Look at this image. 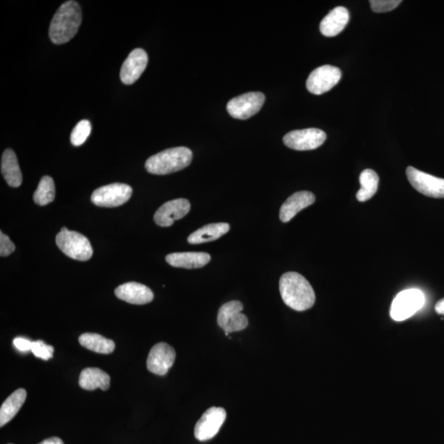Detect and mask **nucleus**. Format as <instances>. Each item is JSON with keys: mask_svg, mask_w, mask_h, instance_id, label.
<instances>
[{"mask_svg": "<svg viewBox=\"0 0 444 444\" xmlns=\"http://www.w3.org/2000/svg\"><path fill=\"white\" fill-rule=\"evenodd\" d=\"M281 296L288 307L296 311H306L315 303V293L306 278L297 272L283 274L279 282Z\"/></svg>", "mask_w": 444, "mask_h": 444, "instance_id": "1", "label": "nucleus"}, {"mask_svg": "<svg viewBox=\"0 0 444 444\" xmlns=\"http://www.w3.org/2000/svg\"><path fill=\"white\" fill-rule=\"evenodd\" d=\"M82 9L76 1H67L54 15L49 35L52 43L62 45L69 43L79 32L82 23Z\"/></svg>", "mask_w": 444, "mask_h": 444, "instance_id": "2", "label": "nucleus"}, {"mask_svg": "<svg viewBox=\"0 0 444 444\" xmlns=\"http://www.w3.org/2000/svg\"><path fill=\"white\" fill-rule=\"evenodd\" d=\"M192 160L193 152L189 148H173L148 158L145 167L149 173L165 175L179 172L189 167Z\"/></svg>", "mask_w": 444, "mask_h": 444, "instance_id": "3", "label": "nucleus"}, {"mask_svg": "<svg viewBox=\"0 0 444 444\" xmlns=\"http://www.w3.org/2000/svg\"><path fill=\"white\" fill-rule=\"evenodd\" d=\"M55 240L59 249L71 259L87 261L93 255L89 240L79 232L69 231L66 227L61 229Z\"/></svg>", "mask_w": 444, "mask_h": 444, "instance_id": "4", "label": "nucleus"}, {"mask_svg": "<svg viewBox=\"0 0 444 444\" xmlns=\"http://www.w3.org/2000/svg\"><path fill=\"white\" fill-rule=\"evenodd\" d=\"M425 296L417 289L401 292L392 301L390 315L396 322L411 318L424 306Z\"/></svg>", "mask_w": 444, "mask_h": 444, "instance_id": "5", "label": "nucleus"}, {"mask_svg": "<svg viewBox=\"0 0 444 444\" xmlns=\"http://www.w3.org/2000/svg\"><path fill=\"white\" fill-rule=\"evenodd\" d=\"M133 189L130 185L116 183L102 186L91 194V202L103 208H116L128 202Z\"/></svg>", "mask_w": 444, "mask_h": 444, "instance_id": "6", "label": "nucleus"}, {"mask_svg": "<svg viewBox=\"0 0 444 444\" xmlns=\"http://www.w3.org/2000/svg\"><path fill=\"white\" fill-rule=\"evenodd\" d=\"M326 138V133L319 128H311L287 133L283 142L287 148L296 151H309L322 146Z\"/></svg>", "mask_w": 444, "mask_h": 444, "instance_id": "7", "label": "nucleus"}, {"mask_svg": "<svg viewBox=\"0 0 444 444\" xmlns=\"http://www.w3.org/2000/svg\"><path fill=\"white\" fill-rule=\"evenodd\" d=\"M265 101V96L262 92H248L231 100L227 111L235 118L247 120L261 110Z\"/></svg>", "mask_w": 444, "mask_h": 444, "instance_id": "8", "label": "nucleus"}, {"mask_svg": "<svg viewBox=\"0 0 444 444\" xmlns=\"http://www.w3.org/2000/svg\"><path fill=\"white\" fill-rule=\"evenodd\" d=\"M244 309L238 301H232L222 306L218 314L219 327L224 330L226 337L231 333L240 332L249 325V320L241 312Z\"/></svg>", "mask_w": 444, "mask_h": 444, "instance_id": "9", "label": "nucleus"}, {"mask_svg": "<svg viewBox=\"0 0 444 444\" xmlns=\"http://www.w3.org/2000/svg\"><path fill=\"white\" fill-rule=\"evenodd\" d=\"M406 177L414 188L427 197L444 199V179L433 177L414 167L406 169Z\"/></svg>", "mask_w": 444, "mask_h": 444, "instance_id": "10", "label": "nucleus"}, {"mask_svg": "<svg viewBox=\"0 0 444 444\" xmlns=\"http://www.w3.org/2000/svg\"><path fill=\"white\" fill-rule=\"evenodd\" d=\"M342 79V72L332 65H323L314 70L309 76L306 87L314 95H322L333 89Z\"/></svg>", "mask_w": 444, "mask_h": 444, "instance_id": "11", "label": "nucleus"}, {"mask_svg": "<svg viewBox=\"0 0 444 444\" xmlns=\"http://www.w3.org/2000/svg\"><path fill=\"white\" fill-rule=\"evenodd\" d=\"M226 419V412L221 407H211L204 412L194 427V436L199 441L214 438Z\"/></svg>", "mask_w": 444, "mask_h": 444, "instance_id": "12", "label": "nucleus"}, {"mask_svg": "<svg viewBox=\"0 0 444 444\" xmlns=\"http://www.w3.org/2000/svg\"><path fill=\"white\" fill-rule=\"evenodd\" d=\"M175 357L177 354L172 345L164 343L155 345L148 355V370L157 375H166L172 367Z\"/></svg>", "mask_w": 444, "mask_h": 444, "instance_id": "13", "label": "nucleus"}, {"mask_svg": "<svg viewBox=\"0 0 444 444\" xmlns=\"http://www.w3.org/2000/svg\"><path fill=\"white\" fill-rule=\"evenodd\" d=\"M190 208L191 205L187 199L169 201L156 211L154 221L159 226H172L175 221L184 218L189 213Z\"/></svg>", "mask_w": 444, "mask_h": 444, "instance_id": "14", "label": "nucleus"}, {"mask_svg": "<svg viewBox=\"0 0 444 444\" xmlns=\"http://www.w3.org/2000/svg\"><path fill=\"white\" fill-rule=\"evenodd\" d=\"M148 63V56L145 50L140 48L133 50L121 67V79L123 84H134L146 70Z\"/></svg>", "mask_w": 444, "mask_h": 444, "instance_id": "15", "label": "nucleus"}, {"mask_svg": "<svg viewBox=\"0 0 444 444\" xmlns=\"http://www.w3.org/2000/svg\"><path fill=\"white\" fill-rule=\"evenodd\" d=\"M115 294L118 299L133 304H146L154 298L151 289L138 282L123 284L116 289Z\"/></svg>", "mask_w": 444, "mask_h": 444, "instance_id": "16", "label": "nucleus"}, {"mask_svg": "<svg viewBox=\"0 0 444 444\" xmlns=\"http://www.w3.org/2000/svg\"><path fill=\"white\" fill-rule=\"evenodd\" d=\"M315 202V196L309 191H301L289 197L280 209V220L287 223L295 218L299 211L308 208Z\"/></svg>", "mask_w": 444, "mask_h": 444, "instance_id": "17", "label": "nucleus"}, {"mask_svg": "<svg viewBox=\"0 0 444 444\" xmlns=\"http://www.w3.org/2000/svg\"><path fill=\"white\" fill-rule=\"evenodd\" d=\"M349 20L350 13L348 9L342 6L335 8L322 20L320 23V32L324 37H335L347 27Z\"/></svg>", "mask_w": 444, "mask_h": 444, "instance_id": "18", "label": "nucleus"}, {"mask_svg": "<svg viewBox=\"0 0 444 444\" xmlns=\"http://www.w3.org/2000/svg\"><path fill=\"white\" fill-rule=\"evenodd\" d=\"M166 260L170 266L174 267L195 270L208 265L211 256L203 252H174L168 255Z\"/></svg>", "mask_w": 444, "mask_h": 444, "instance_id": "19", "label": "nucleus"}, {"mask_svg": "<svg viewBox=\"0 0 444 444\" xmlns=\"http://www.w3.org/2000/svg\"><path fill=\"white\" fill-rule=\"evenodd\" d=\"M1 172L8 184L11 187L18 188L22 184V172H21L16 154L12 149L5 150L3 153Z\"/></svg>", "mask_w": 444, "mask_h": 444, "instance_id": "20", "label": "nucleus"}, {"mask_svg": "<svg viewBox=\"0 0 444 444\" xmlns=\"http://www.w3.org/2000/svg\"><path fill=\"white\" fill-rule=\"evenodd\" d=\"M82 389L92 391L109 389L111 378L106 372L98 368H87L81 372L79 381Z\"/></svg>", "mask_w": 444, "mask_h": 444, "instance_id": "21", "label": "nucleus"}, {"mask_svg": "<svg viewBox=\"0 0 444 444\" xmlns=\"http://www.w3.org/2000/svg\"><path fill=\"white\" fill-rule=\"evenodd\" d=\"M230 231L228 223H213L201 227L189 236V244L199 245L221 238Z\"/></svg>", "mask_w": 444, "mask_h": 444, "instance_id": "22", "label": "nucleus"}, {"mask_svg": "<svg viewBox=\"0 0 444 444\" xmlns=\"http://www.w3.org/2000/svg\"><path fill=\"white\" fill-rule=\"evenodd\" d=\"M26 399H27V391L19 389L5 400L0 408V426L3 427L13 419L21 407L23 406Z\"/></svg>", "mask_w": 444, "mask_h": 444, "instance_id": "23", "label": "nucleus"}, {"mask_svg": "<svg viewBox=\"0 0 444 444\" xmlns=\"http://www.w3.org/2000/svg\"><path fill=\"white\" fill-rule=\"evenodd\" d=\"M79 342L82 347L99 354H111L116 348V344L112 340L96 333L82 334Z\"/></svg>", "mask_w": 444, "mask_h": 444, "instance_id": "24", "label": "nucleus"}, {"mask_svg": "<svg viewBox=\"0 0 444 444\" xmlns=\"http://www.w3.org/2000/svg\"><path fill=\"white\" fill-rule=\"evenodd\" d=\"M379 178L374 170L366 169L360 175L361 187L356 194V199L360 202L368 201L376 194L379 188Z\"/></svg>", "mask_w": 444, "mask_h": 444, "instance_id": "25", "label": "nucleus"}, {"mask_svg": "<svg viewBox=\"0 0 444 444\" xmlns=\"http://www.w3.org/2000/svg\"><path fill=\"white\" fill-rule=\"evenodd\" d=\"M33 198L35 203L40 206L52 203L55 198V186L53 179L48 175L41 178Z\"/></svg>", "mask_w": 444, "mask_h": 444, "instance_id": "26", "label": "nucleus"}, {"mask_svg": "<svg viewBox=\"0 0 444 444\" xmlns=\"http://www.w3.org/2000/svg\"><path fill=\"white\" fill-rule=\"evenodd\" d=\"M91 131V123L89 121H81L72 131L70 140L74 146L79 147L84 144Z\"/></svg>", "mask_w": 444, "mask_h": 444, "instance_id": "27", "label": "nucleus"}, {"mask_svg": "<svg viewBox=\"0 0 444 444\" xmlns=\"http://www.w3.org/2000/svg\"><path fill=\"white\" fill-rule=\"evenodd\" d=\"M35 357L48 360L53 357L54 348L46 345L43 340H35L33 342L32 350H30Z\"/></svg>", "mask_w": 444, "mask_h": 444, "instance_id": "28", "label": "nucleus"}, {"mask_svg": "<svg viewBox=\"0 0 444 444\" xmlns=\"http://www.w3.org/2000/svg\"><path fill=\"white\" fill-rule=\"evenodd\" d=\"M372 10L375 13H387L399 6L401 0H371Z\"/></svg>", "mask_w": 444, "mask_h": 444, "instance_id": "29", "label": "nucleus"}, {"mask_svg": "<svg viewBox=\"0 0 444 444\" xmlns=\"http://www.w3.org/2000/svg\"><path fill=\"white\" fill-rule=\"evenodd\" d=\"M14 250L15 245L13 243L6 235L1 232L0 233V255L7 257L11 255Z\"/></svg>", "mask_w": 444, "mask_h": 444, "instance_id": "30", "label": "nucleus"}, {"mask_svg": "<svg viewBox=\"0 0 444 444\" xmlns=\"http://www.w3.org/2000/svg\"><path fill=\"white\" fill-rule=\"evenodd\" d=\"M13 345L20 352L28 353L32 350L33 342L27 338H17L13 340Z\"/></svg>", "mask_w": 444, "mask_h": 444, "instance_id": "31", "label": "nucleus"}, {"mask_svg": "<svg viewBox=\"0 0 444 444\" xmlns=\"http://www.w3.org/2000/svg\"><path fill=\"white\" fill-rule=\"evenodd\" d=\"M39 444H65L62 440L58 437L49 438L48 440H45Z\"/></svg>", "mask_w": 444, "mask_h": 444, "instance_id": "32", "label": "nucleus"}, {"mask_svg": "<svg viewBox=\"0 0 444 444\" xmlns=\"http://www.w3.org/2000/svg\"><path fill=\"white\" fill-rule=\"evenodd\" d=\"M435 311L438 314L444 315V298L436 304Z\"/></svg>", "mask_w": 444, "mask_h": 444, "instance_id": "33", "label": "nucleus"}, {"mask_svg": "<svg viewBox=\"0 0 444 444\" xmlns=\"http://www.w3.org/2000/svg\"><path fill=\"white\" fill-rule=\"evenodd\" d=\"M9 444H12V443H9Z\"/></svg>", "mask_w": 444, "mask_h": 444, "instance_id": "34", "label": "nucleus"}]
</instances>
